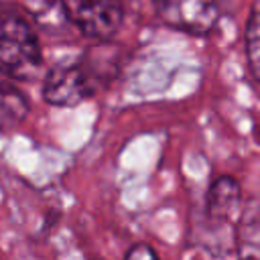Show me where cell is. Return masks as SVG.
Segmentation results:
<instances>
[{"label": "cell", "instance_id": "obj_1", "mask_svg": "<svg viewBox=\"0 0 260 260\" xmlns=\"http://www.w3.org/2000/svg\"><path fill=\"white\" fill-rule=\"evenodd\" d=\"M120 69L118 51L110 45H95L79 55L59 59L45 75L43 98L51 106L71 108L114 81Z\"/></svg>", "mask_w": 260, "mask_h": 260}, {"label": "cell", "instance_id": "obj_2", "mask_svg": "<svg viewBox=\"0 0 260 260\" xmlns=\"http://www.w3.org/2000/svg\"><path fill=\"white\" fill-rule=\"evenodd\" d=\"M244 209L242 187L232 175H219L211 181L203 201V248L215 256L225 258L234 254L236 228Z\"/></svg>", "mask_w": 260, "mask_h": 260}, {"label": "cell", "instance_id": "obj_3", "mask_svg": "<svg viewBox=\"0 0 260 260\" xmlns=\"http://www.w3.org/2000/svg\"><path fill=\"white\" fill-rule=\"evenodd\" d=\"M43 63L39 37L30 22L14 10L0 8V73L8 79H28Z\"/></svg>", "mask_w": 260, "mask_h": 260}, {"label": "cell", "instance_id": "obj_4", "mask_svg": "<svg viewBox=\"0 0 260 260\" xmlns=\"http://www.w3.org/2000/svg\"><path fill=\"white\" fill-rule=\"evenodd\" d=\"M63 14L81 35L98 41H110L122 26V0H59Z\"/></svg>", "mask_w": 260, "mask_h": 260}, {"label": "cell", "instance_id": "obj_5", "mask_svg": "<svg viewBox=\"0 0 260 260\" xmlns=\"http://www.w3.org/2000/svg\"><path fill=\"white\" fill-rule=\"evenodd\" d=\"M156 16L187 35H209L219 20V0H152Z\"/></svg>", "mask_w": 260, "mask_h": 260}, {"label": "cell", "instance_id": "obj_6", "mask_svg": "<svg viewBox=\"0 0 260 260\" xmlns=\"http://www.w3.org/2000/svg\"><path fill=\"white\" fill-rule=\"evenodd\" d=\"M234 260H260V195L244 201L236 228Z\"/></svg>", "mask_w": 260, "mask_h": 260}, {"label": "cell", "instance_id": "obj_7", "mask_svg": "<svg viewBox=\"0 0 260 260\" xmlns=\"http://www.w3.org/2000/svg\"><path fill=\"white\" fill-rule=\"evenodd\" d=\"M28 114L26 95L12 83L0 81V132L16 128Z\"/></svg>", "mask_w": 260, "mask_h": 260}, {"label": "cell", "instance_id": "obj_8", "mask_svg": "<svg viewBox=\"0 0 260 260\" xmlns=\"http://www.w3.org/2000/svg\"><path fill=\"white\" fill-rule=\"evenodd\" d=\"M246 59L252 77L260 83V0L252 2L246 22Z\"/></svg>", "mask_w": 260, "mask_h": 260}, {"label": "cell", "instance_id": "obj_9", "mask_svg": "<svg viewBox=\"0 0 260 260\" xmlns=\"http://www.w3.org/2000/svg\"><path fill=\"white\" fill-rule=\"evenodd\" d=\"M26 8L32 18L43 26H53L57 22H67L59 0H26Z\"/></svg>", "mask_w": 260, "mask_h": 260}, {"label": "cell", "instance_id": "obj_10", "mask_svg": "<svg viewBox=\"0 0 260 260\" xmlns=\"http://www.w3.org/2000/svg\"><path fill=\"white\" fill-rule=\"evenodd\" d=\"M124 260H158V254L154 252V248L150 244L140 242V244H134L128 248Z\"/></svg>", "mask_w": 260, "mask_h": 260}, {"label": "cell", "instance_id": "obj_11", "mask_svg": "<svg viewBox=\"0 0 260 260\" xmlns=\"http://www.w3.org/2000/svg\"><path fill=\"white\" fill-rule=\"evenodd\" d=\"M95 260H100V258H95Z\"/></svg>", "mask_w": 260, "mask_h": 260}]
</instances>
